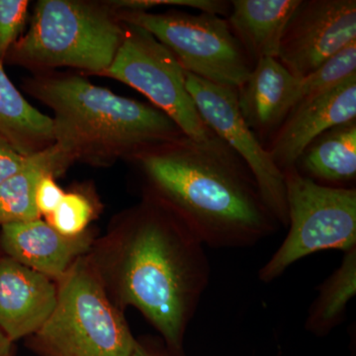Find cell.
<instances>
[{"label": "cell", "instance_id": "4", "mask_svg": "<svg viewBox=\"0 0 356 356\" xmlns=\"http://www.w3.org/2000/svg\"><path fill=\"white\" fill-rule=\"evenodd\" d=\"M124 24L108 6L40 0L29 29L6 60L30 67H70L102 76L113 62Z\"/></svg>", "mask_w": 356, "mask_h": 356}, {"label": "cell", "instance_id": "22", "mask_svg": "<svg viewBox=\"0 0 356 356\" xmlns=\"http://www.w3.org/2000/svg\"><path fill=\"white\" fill-rule=\"evenodd\" d=\"M29 1L0 0V62L4 63L11 47L20 38L28 18Z\"/></svg>", "mask_w": 356, "mask_h": 356}, {"label": "cell", "instance_id": "6", "mask_svg": "<svg viewBox=\"0 0 356 356\" xmlns=\"http://www.w3.org/2000/svg\"><path fill=\"white\" fill-rule=\"evenodd\" d=\"M284 173L288 232L259 271L264 283L277 280L295 262L323 250L356 247V188L325 186L296 168Z\"/></svg>", "mask_w": 356, "mask_h": 356}, {"label": "cell", "instance_id": "27", "mask_svg": "<svg viewBox=\"0 0 356 356\" xmlns=\"http://www.w3.org/2000/svg\"><path fill=\"white\" fill-rule=\"evenodd\" d=\"M13 341H9L8 337L0 331V356H13Z\"/></svg>", "mask_w": 356, "mask_h": 356}, {"label": "cell", "instance_id": "17", "mask_svg": "<svg viewBox=\"0 0 356 356\" xmlns=\"http://www.w3.org/2000/svg\"><path fill=\"white\" fill-rule=\"evenodd\" d=\"M295 168L325 186L351 188L356 179V120L330 129L307 147Z\"/></svg>", "mask_w": 356, "mask_h": 356}, {"label": "cell", "instance_id": "8", "mask_svg": "<svg viewBox=\"0 0 356 356\" xmlns=\"http://www.w3.org/2000/svg\"><path fill=\"white\" fill-rule=\"evenodd\" d=\"M122 23L124 35L120 47L102 76L137 89L189 139L196 142L218 139L199 113L186 88V72L172 51L147 30Z\"/></svg>", "mask_w": 356, "mask_h": 356}, {"label": "cell", "instance_id": "2", "mask_svg": "<svg viewBox=\"0 0 356 356\" xmlns=\"http://www.w3.org/2000/svg\"><path fill=\"white\" fill-rule=\"evenodd\" d=\"M131 159L146 178L145 195L168 206L205 247H252L281 227L248 166L220 138L184 136Z\"/></svg>", "mask_w": 356, "mask_h": 356}, {"label": "cell", "instance_id": "24", "mask_svg": "<svg viewBox=\"0 0 356 356\" xmlns=\"http://www.w3.org/2000/svg\"><path fill=\"white\" fill-rule=\"evenodd\" d=\"M64 195L65 192L55 181V177L51 175L44 177L37 187L35 197L40 216H50L57 209Z\"/></svg>", "mask_w": 356, "mask_h": 356}, {"label": "cell", "instance_id": "5", "mask_svg": "<svg viewBox=\"0 0 356 356\" xmlns=\"http://www.w3.org/2000/svg\"><path fill=\"white\" fill-rule=\"evenodd\" d=\"M57 303L30 346L42 356H130L134 339L123 312L103 286L88 255L57 281Z\"/></svg>", "mask_w": 356, "mask_h": 356}, {"label": "cell", "instance_id": "21", "mask_svg": "<svg viewBox=\"0 0 356 356\" xmlns=\"http://www.w3.org/2000/svg\"><path fill=\"white\" fill-rule=\"evenodd\" d=\"M95 216V207L86 195L76 192L65 193L57 209L46 221L67 236H76L88 231L89 222Z\"/></svg>", "mask_w": 356, "mask_h": 356}, {"label": "cell", "instance_id": "12", "mask_svg": "<svg viewBox=\"0 0 356 356\" xmlns=\"http://www.w3.org/2000/svg\"><path fill=\"white\" fill-rule=\"evenodd\" d=\"M57 282L10 257H0V331L9 341L31 337L57 303Z\"/></svg>", "mask_w": 356, "mask_h": 356}, {"label": "cell", "instance_id": "15", "mask_svg": "<svg viewBox=\"0 0 356 356\" xmlns=\"http://www.w3.org/2000/svg\"><path fill=\"white\" fill-rule=\"evenodd\" d=\"M300 0H234L229 27L254 62L278 58L281 38Z\"/></svg>", "mask_w": 356, "mask_h": 356}, {"label": "cell", "instance_id": "7", "mask_svg": "<svg viewBox=\"0 0 356 356\" xmlns=\"http://www.w3.org/2000/svg\"><path fill=\"white\" fill-rule=\"evenodd\" d=\"M119 20L147 30L172 51L185 72L218 86L238 88L254 62L228 21L215 14L116 10Z\"/></svg>", "mask_w": 356, "mask_h": 356}, {"label": "cell", "instance_id": "26", "mask_svg": "<svg viewBox=\"0 0 356 356\" xmlns=\"http://www.w3.org/2000/svg\"><path fill=\"white\" fill-rule=\"evenodd\" d=\"M130 356H178L166 355L163 351L156 350V348H151V346H146V344L140 343L137 341L135 348H134L132 355Z\"/></svg>", "mask_w": 356, "mask_h": 356}, {"label": "cell", "instance_id": "9", "mask_svg": "<svg viewBox=\"0 0 356 356\" xmlns=\"http://www.w3.org/2000/svg\"><path fill=\"white\" fill-rule=\"evenodd\" d=\"M186 88L206 125L248 166L266 205L281 227L287 228L284 173L243 118L236 89L218 86L188 72Z\"/></svg>", "mask_w": 356, "mask_h": 356}, {"label": "cell", "instance_id": "1", "mask_svg": "<svg viewBox=\"0 0 356 356\" xmlns=\"http://www.w3.org/2000/svg\"><path fill=\"white\" fill-rule=\"evenodd\" d=\"M115 305L134 307L173 355L209 284L205 245L172 210L145 195L88 254Z\"/></svg>", "mask_w": 356, "mask_h": 356}, {"label": "cell", "instance_id": "18", "mask_svg": "<svg viewBox=\"0 0 356 356\" xmlns=\"http://www.w3.org/2000/svg\"><path fill=\"white\" fill-rule=\"evenodd\" d=\"M0 135L23 156L55 143L54 124L32 106L15 88L0 62Z\"/></svg>", "mask_w": 356, "mask_h": 356}, {"label": "cell", "instance_id": "11", "mask_svg": "<svg viewBox=\"0 0 356 356\" xmlns=\"http://www.w3.org/2000/svg\"><path fill=\"white\" fill-rule=\"evenodd\" d=\"M356 120V76L341 86L298 103L266 143L282 172L295 168L307 147L330 129Z\"/></svg>", "mask_w": 356, "mask_h": 356}, {"label": "cell", "instance_id": "3", "mask_svg": "<svg viewBox=\"0 0 356 356\" xmlns=\"http://www.w3.org/2000/svg\"><path fill=\"white\" fill-rule=\"evenodd\" d=\"M28 92L53 110L55 143L70 158L109 163L184 137L154 107L114 95L79 76L44 77Z\"/></svg>", "mask_w": 356, "mask_h": 356}, {"label": "cell", "instance_id": "10", "mask_svg": "<svg viewBox=\"0 0 356 356\" xmlns=\"http://www.w3.org/2000/svg\"><path fill=\"white\" fill-rule=\"evenodd\" d=\"M353 43L355 0H300L283 32L277 60L301 79Z\"/></svg>", "mask_w": 356, "mask_h": 356}, {"label": "cell", "instance_id": "16", "mask_svg": "<svg viewBox=\"0 0 356 356\" xmlns=\"http://www.w3.org/2000/svg\"><path fill=\"white\" fill-rule=\"evenodd\" d=\"M72 163L56 143L26 156L20 170L0 185V226L40 219L35 201L40 181L48 175L58 177Z\"/></svg>", "mask_w": 356, "mask_h": 356}, {"label": "cell", "instance_id": "25", "mask_svg": "<svg viewBox=\"0 0 356 356\" xmlns=\"http://www.w3.org/2000/svg\"><path fill=\"white\" fill-rule=\"evenodd\" d=\"M26 156L0 135V185L20 170Z\"/></svg>", "mask_w": 356, "mask_h": 356}, {"label": "cell", "instance_id": "13", "mask_svg": "<svg viewBox=\"0 0 356 356\" xmlns=\"http://www.w3.org/2000/svg\"><path fill=\"white\" fill-rule=\"evenodd\" d=\"M95 241L89 231L76 236L62 235L41 218L0 226V248L4 255L56 282L79 257L90 252Z\"/></svg>", "mask_w": 356, "mask_h": 356}, {"label": "cell", "instance_id": "19", "mask_svg": "<svg viewBox=\"0 0 356 356\" xmlns=\"http://www.w3.org/2000/svg\"><path fill=\"white\" fill-rule=\"evenodd\" d=\"M356 293V247L344 252L341 266L321 284L306 318L307 331L325 336L341 325Z\"/></svg>", "mask_w": 356, "mask_h": 356}, {"label": "cell", "instance_id": "23", "mask_svg": "<svg viewBox=\"0 0 356 356\" xmlns=\"http://www.w3.org/2000/svg\"><path fill=\"white\" fill-rule=\"evenodd\" d=\"M108 6L116 10L147 11L156 6H184L195 9L199 13L215 14L218 16H228L231 10V1L225 0H124V1L108 2Z\"/></svg>", "mask_w": 356, "mask_h": 356}, {"label": "cell", "instance_id": "20", "mask_svg": "<svg viewBox=\"0 0 356 356\" xmlns=\"http://www.w3.org/2000/svg\"><path fill=\"white\" fill-rule=\"evenodd\" d=\"M355 76L356 43H353L325 60L324 64L321 65L306 76L299 79L293 107L296 106L300 102L311 99L336 88Z\"/></svg>", "mask_w": 356, "mask_h": 356}, {"label": "cell", "instance_id": "14", "mask_svg": "<svg viewBox=\"0 0 356 356\" xmlns=\"http://www.w3.org/2000/svg\"><path fill=\"white\" fill-rule=\"evenodd\" d=\"M298 77L277 58H259L238 93V110L262 144L273 137L293 107Z\"/></svg>", "mask_w": 356, "mask_h": 356}]
</instances>
